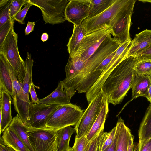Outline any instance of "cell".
Here are the masks:
<instances>
[{"instance_id":"1","label":"cell","mask_w":151,"mask_h":151,"mask_svg":"<svg viewBox=\"0 0 151 151\" xmlns=\"http://www.w3.org/2000/svg\"><path fill=\"white\" fill-rule=\"evenodd\" d=\"M109 34L95 52L83 63L82 70L73 78L62 81L64 88L68 92L86 93L99 78L95 70L106 57L119 47L121 44Z\"/></svg>"},{"instance_id":"2","label":"cell","mask_w":151,"mask_h":151,"mask_svg":"<svg viewBox=\"0 0 151 151\" xmlns=\"http://www.w3.org/2000/svg\"><path fill=\"white\" fill-rule=\"evenodd\" d=\"M137 61L134 56L126 58L109 75L101 89L108 103L114 105L119 104L132 88L134 67Z\"/></svg>"},{"instance_id":"3","label":"cell","mask_w":151,"mask_h":151,"mask_svg":"<svg viewBox=\"0 0 151 151\" xmlns=\"http://www.w3.org/2000/svg\"><path fill=\"white\" fill-rule=\"evenodd\" d=\"M26 72L24 81L21 85L22 90L20 93L13 98L14 108L24 123L29 126V109L32 104L29 99L30 89L32 81V69L33 59L28 52L25 61Z\"/></svg>"},{"instance_id":"4","label":"cell","mask_w":151,"mask_h":151,"mask_svg":"<svg viewBox=\"0 0 151 151\" xmlns=\"http://www.w3.org/2000/svg\"><path fill=\"white\" fill-rule=\"evenodd\" d=\"M18 35L13 27L3 44L0 46V53L2 54L13 68L20 83H23L26 72L24 61L20 56L17 45Z\"/></svg>"},{"instance_id":"5","label":"cell","mask_w":151,"mask_h":151,"mask_svg":"<svg viewBox=\"0 0 151 151\" xmlns=\"http://www.w3.org/2000/svg\"><path fill=\"white\" fill-rule=\"evenodd\" d=\"M136 1L128 0L108 24L111 34L121 44L131 40L130 35L131 19Z\"/></svg>"},{"instance_id":"6","label":"cell","mask_w":151,"mask_h":151,"mask_svg":"<svg viewBox=\"0 0 151 151\" xmlns=\"http://www.w3.org/2000/svg\"><path fill=\"white\" fill-rule=\"evenodd\" d=\"M83 112L79 106L71 103L60 105L48 119L46 127L57 130L67 126H75Z\"/></svg>"},{"instance_id":"7","label":"cell","mask_w":151,"mask_h":151,"mask_svg":"<svg viewBox=\"0 0 151 151\" xmlns=\"http://www.w3.org/2000/svg\"><path fill=\"white\" fill-rule=\"evenodd\" d=\"M39 8L45 24L52 25L62 23L67 20L65 9L69 0H28Z\"/></svg>"},{"instance_id":"8","label":"cell","mask_w":151,"mask_h":151,"mask_svg":"<svg viewBox=\"0 0 151 151\" xmlns=\"http://www.w3.org/2000/svg\"><path fill=\"white\" fill-rule=\"evenodd\" d=\"M111 33L109 26L106 24L101 28L87 34L79 44L73 57H77L84 62L95 52L108 35Z\"/></svg>"},{"instance_id":"9","label":"cell","mask_w":151,"mask_h":151,"mask_svg":"<svg viewBox=\"0 0 151 151\" xmlns=\"http://www.w3.org/2000/svg\"><path fill=\"white\" fill-rule=\"evenodd\" d=\"M28 138L34 151H57L58 145L57 130L28 127Z\"/></svg>"},{"instance_id":"10","label":"cell","mask_w":151,"mask_h":151,"mask_svg":"<svg viewBox=\"0 0 151 151\" xmlns=\"http://www.w3.org/2000/svg\"><path fill=\"white\" fill-rule=\"evenodd\" d=\"M106 96L102 90L92 100L75 126V139L86 136L90 130L102 109Z\"/></svg>"},{"instance_id":"11","label":"cell","mask_w":151,"mask_h":151,"mask_svg":"<svg viewBox=\"0 0 151 151\" xmlns=\"http://www.w3.org/2000/svg\"><path fill=\"white\" fill-rule=\"evenodd\" d=\"M128 0H116L106 10L93 17L86 19L82 23L87 34L98 30L105 24L108 25L110 20L119 11Z\"/></svg>"},{"instance_id":"12","label":"cell","mask_w":151,"mask_h":151,"mask_svg":"<svg viewBox=\"0 0 151 151\" xmlns=\"http://www.w3.org/2000/svg\"><path fill=\"white\" fill-rule=\"evenodd\" d=\"M60 105H42L37 104H32L29 109V127L46 128L47 120Z\"/></svg>"},{"instance_id":"13","label":"cell","mask_w":151,"mask_h":151,"mask_svg":"<svg viewBox=\"0 0 151 151\" xmlns=\"http://www.w3.org/2000/svg\"><path fill=\"white\" fill-rule=\"evenodd\" d=\"M91 0H69L65 9L67 20L74 25H81L88 16Z\"/></svg>"},{"instance_id":"14","label":"cell","mask_w":151,"mask_h":151,"mask_svg":"<svg viewBox=\"0 0 151 151\" xmlns=\"http://www.w3.org/2000/svg\"><path fill=\"white\" fill-rule=\"evenodd\" d=\"M11 102V96L0 86V134L9 126L12 120Z\"/></svg>"},{"instance_id":"15","label":"cell","mask_w":151,"mask_h":151,"mask_svg":"<svg viewBox=\"0 0 151 151\" xmlns=\"http://www.w3.org/2000/svg\"><path fill=\"white\" fill-rule=\"evenodd\" d=\"M70 99L64 88L62 81H60L56 89L46 97L39 99L37 104L42 105L67 104L71 103Z\"/></svg>"},{"instance_id":"16","label":"cell","mask_w":151,"mask_h":151,"mask_svg":"<svg viewBox=\"0 0 151 151\" xmlns=\"http://www.w3.org/2000/svg\"><path fill=\"white\" fill-rule=\"evenodd\" d=\"M151 44V30L146 29L136 34L131 41L126 55L127 58L135 56L139 51Z\"/></svg>"},{"instance_id":"17","label":"cell","mask_w":151,"mask_h":151,"mask_svg":"<svg viewBox=\"0 0 151 151\" xmlns=\"http://www.w3.org/2000/svg\"><path fill=\"white\" fill-rule=\"evenodd\" d=\"M151 82V79L148 74H139L135 71L131 88L132 98L128 102L139 96L146 98L148 87Z\"/></svg>"},{"instance_id":"18","label":"cell","mask_w":151,"mask_h":151,"mask_svg":"<svg viewBox=\"0 0 151 151\" xmlns=\"http://www.w3.org/2000/svg\"><path fill=\"white\" fill-rule=\"evenodd\" d=\"M8 127L14 132L29 151H34L28 138V127L24 123L18 114L13 118Z\"/></svg>"},{"instance_id":"19","label":"cell","mask_w":151,"mask_h":151,"mask_svg":"<svg viewBox=\"0 0 151 151\" xmlns=\"http://www.w3.org/2000/svg\"><path fill=\"white\" fill-rule=\"evenodd\" d=\"M116 126L117 138L115 151H127L130 130L121 117L118 119Z\"/></svg>"},{"instance_id":"20","label":"cell","mask_w":151,"mask_h":151,"mask_svg":"<svg viewBox=\"0 0 151 151\" xmlns=\"http://www.w3.org/2000/svg\"><path fill=\"white\" fill-rule=\"evenodd\" d=\"M0 141L15 151H29L21 140L8 127L3 132Z\"/></svg>"},{"instance_id":"21","label":"cell","mask_w":151,"mask_h":151,"mask_svg":"<svg viewBox=\"0 0 151 151\" xmlns=\"http://www.w3.org/2000/svg\"><path fill=\"white\" fill-rule=\"evenodd\" d=\"M0 86L12 96L13 86L9 63L5 56L0 53Z\"/></svg>"},{"instance_id":"22","label":"cell","mask_w":151,"mask_h":151,"mask_svg":"<svg viewBox=\"0 0 151 151\" xmlns=\"http://www.w3.org/2000/svg\"><path fill=\"white\" fill-rule=\"evenodd\" d=\"M108 104L106 96L101 110L90 130L86 136L88 141H91L101 130L104 129L106 118L109 111Z\"/></svg>"},{"instance_id":"23","label":"cell","mask_w":151,"mask_h":151,"mask_svg":"<svg viewBox=\"0 0 151 151\" xmlns=\"http://www.w3.org/2000/svg\"><path fill=\"white\" fill-rule=\"evenodd\" d=\"M86 35V31L82 24L74 25L72 35L67 45L69 56H74L79 44Z\"/></svg>"},{"instance_id":"24","label":"cell","mask_w":151,"mask_h":151,"mask_svg":"<svg viewBox=\"0 0 151 151\" xmlns=\"http://www.w3.org/2000/svg\"><path fill=\"white\" fill-rule=\"evenodd\" d=\"M76 131L75 128L67 126L57 130L58 145L57 151H68L71 147L70 141L72 134Z\"/></svg>"},{"instance_id":"25","label":"cell","mask_w":151,"mask_h":151,"mask_svg":"<svg viewBox=\"0 0 151 151\" xmlns=\"http://www.w3.org/2000/svg\"><path fill=\"white\" fill-rule=\"evenodd\" d=\"M139 143L151 138V103L147 109L138 132Z\"/></svg>"},{"instance_id":"26","label":"cell","mask_w":151,"mask_h":151,"mask_svg":"<svg viewBox=\"0 0 151 151\" xmlns=\"http://www.w3.org/2000/svg\"><path fill=\"white\" fill-rule=\"evenodd\" d=\"M116 0H91L89 15L86 19L101 14L112 5Z\"/></svg>"},{"instance_id":"27","label":"cell","mask_w":151,"mask_h":151,"mask_svg":"<svg viewBox=\"0 0 151 151\" xmlns=\"http://www.w3.org/2000/svg\"><path fill=\"white\" fill-rule=\"evenodd\" d=\"M108 133L104 132V129L93 139L88 151H101L103 144Z\"/></svg>"},{"instance_id":"28","label":"cell","mask_w":151,"mask_h":151,"mask_svg":"<svg viewBox=\"0 0 151 151\" xmlns=\"http://www.w3.org/2000/svg\"><path fill=\"white\" fill-rule=\"evenodd\" d=\"M134 70L139 74H150L151 72V60L137 61L134 66Z\"/></svg>"},{"instance_id":"29","label":"cell","mask_w":151,"mask_h":151,"mask_svg":"<svg viewBox=\"0 0 151 151\" xmlns=\"http://www.w3.org/2000/svg\"><path fill=\"white\" fill-rule=\"evenodd\" d=\"M91 141L88 140L86 136L78 139H75L73 146L74 151H88Z\"/></svg>"},{"instance_id":"30","label":"cell","mask_w":151,"mask_h":151,"mask_svg":"<svg viewBox=\"0 0 151 151\" xmlns=\"http://www.w3.org/2000/svg\"><path fill=\"white\" fill-rule=\"evenodd\" d=\"M9 67L13 86L12 93L11 96L13 98L14 96L20 93L22 88L21 85L17 78L14 70L9 63Z\"/></svg>"},{"instance_id":"31","label":"cell","mask_w":151,"mask_h":151,"mask_svg":"<svg viewBox=\"0 0 151 151\" xmlns=\"http://www.w3.org/2000/svg\"><path fill=\"white\" fill-rule=\"evenodd\" d=\"M10 0H9L5 5L0 7V27L12 19L10 13Z\"/></svg>"},{"instance_id":"32","label":"cell","mask_w":151,"mask_h":151,"mask_svg":"<svg viewBox=\"0 0 151 151\" xmlns=\"http://www.w3.org/2000/svg\"><path fill=\"white\" fill-rule=\"evenodd\" d=\"M27 0H11L10 13L11 18H13L21 10L23 5L27 3Z\"/></svg>"},{"instance_id":"33","label":"cell","mask_w":151,"mask_h":151,"mask_svg":"<svg viewBox=\"0 0 151 151\" xmlns=\"http://www.w3.org/2000/svg\"><path fill=\"white\" fill-rule=\"evenodd\" d=\"M14 19H12L0 27V46L4 42L7 35L14 27Z\"/></svg>"},{"instance_id":"34","label":"cell","mask_w":151,"mask_h":151,"mask_svg":"<svg viewBox=\"0 0 151 151\" xmlns=\"http://www.w3.org/2000/svg\"><path fill=\"white\" fill-rule=\"evenodd\" d=\"M27 1L24 7L20 10L13 18L14 19L21 24H25L24 19L27 12L29 8L33 5L28 0H27Z\"/></svg>"},{"instance_id":"35","label":"cell","mask_w":151,"mask_h":151,"mask_svg":"<svg viewBox=\"0 0 151 151\" xmlns=\"http://www.w3.org/2000/svg\"><path fill=\"white\" fill-rule=\"evenodd\" d=\"M135 57L138 61L151 60V44L138 52Z\"/></svg>"},{"instance_id":"36","label":"cell","mask_w":151,"mask_h":151,"mask_svg":"<svg viewBox=\"0 0 151 151\" xmlns=\"http://www.w3.org/2000/svg\"><path fill=\"white\" fill-rule=\"evenodd\" d=\"M117 50L113 52L104 59L95 70L94 71L96 73L99 77H100L106 67L112 60L116 53Z\"/></svg>"},{"instance_id":"37","label":"cell","mask_w":151,"mask_h":151,"mask_svg":"<svg viewBox=\"0 0 151 151\" xmlns=\"http://www.w3.org/2000/svg\"><path fill=\"white\" fill-rule=\"evenodd\" d=\"M116 132V127L115 126L108 133L107 137L103 144L101 151L104 150L112 144L114 140Z\"/></svg>"},{"instance_id":"38","label":"cell","mask_w":151,"mask_h":151,"mask_svg":"<svg viewBox=\"0 0 151 151\" xmlns=\"http://www.w3.org/2000/svg\"><path fill=\"white\" fill-rule=\"evenodd\" d=\"M138 151H151V138L139 143Z\"/></svg>"},{"instance_id":"39","label":"cell","mask_w":151,"mask_h":151,"mask_svg":"<svg viewBox=\"0 0 151 151\" xmlns=\"http://www.w3.org/2000/svg\"><path fill=\"white\" fill-rule=\"evenodd\" d=\"M30 93L31 97V103H34V104H37L38 102L39 99L37 96L33 82H32L31 86Z\"/></svg>"},{"instance_id":"40","label":"cell","mask_w":151,"mask_h":151,"mask_svg":"<svg viewBox=\"0 0 151 151\" xmlns=\"http://www.w3.org/2000/svg\"><path fill=\"white\" fill-rule=\"evenodd\" d=\"M35 22H32L28 21L25 30L26 35H28L33 30Z\"/></svg>"},{"instance_id":"41","label":"cell","mask_w":151,"mask_h":151,"mask_svg":"<svg viewBox=\"0 0 151 151\" xmlns=\"http://www.w3.org/2000/svg\"><path fill=\"white\" fill-rule=\"evenodd\" d=\"M134 138L133 136L132 135L130 132L129 135L127 151H133V145Z\"/></svg>"},{"instance_id":"42","label":"cell","mask_w":151,"mask_h":151,"mask_svg":"<svg viewBox=\"0 0 151 151\" xmlns=\"http://www.w3.org/2000/svg\"><path fill=\"white\" fill-rule=\"evenodd\" d=\"M117 138V133L116 130V135L114 142L112 144L103 151H115Z\"/></svg>"},{"instance_id":"43","label":"cell","mask_w":151,"mask_h":151,"mask_svg":"<svg viewBox=\"0 0 151 151\" xmlns=\"http://www.w3.org/2000/svg\"><path fill=\"white\" fill-rule=\"evenodd\" d=\"M0 151H15L12 149L7 147L1 142L0 143Z\"/></svg>"},{"instance_id":"44","label":"cell","mask_w":151,"mask_h":151,"mask_svg":"<svg viewBox=\"0 0 151 151\" xmlns=\"http://www.w3.org/2000/svg\"><path fill=\"white\" fill-rule=\"evenodd\" d=\"M146 98L148 101L151 103V82L150 83L148 87L147 96Z\"/></svg>"},{"instance_id":"45","label":"cell","mask_w":151,"mask_h":151,"mask_svg":"<svg viewBox=\"0 0 151 151\" xmlns=\"http://www.w3.org/2000/svg\"><path fill=\"white\" fill-rule=\"evenodd\" d=\"M48 35L46 32L43 33L41 36V40L43 42H45L48 39Z\"/></svg>"},{"instance_id":"46","label":"cell","mask_w":151,"mask_h":151,"mask_svg":"<svg viewBox=\"0 0 151 151\" xmlns=\"http://www.w3.org/2000/svg\"><path fill=\"white\" fill-rule=\"evenodd\" d=\"M9 0H0V7L6 4L9 1Z\"/></svg>"},{"instance_id":"47","label":"cell","mask_w":151,"mask_h":151,"mask_svg":"<svg viewBox=\"0 0 151 151\" xmlns=\"http://www.w3.org/2000/svg\"><path fill=\"white\" fill-rule=\"evenodd\" d=\"M139 1L143 3L149 2L151 3V0H139Z\"/></svg>"},{"instance_id":"48","label":"cell","mask_w":151,"mask_h":151,"mask_svg":"<svg viewBox=\"0 0 151 151\" xmlns=\"http://www.w3.org/2000/svg\"><path fill=\"white\" fill-rule=\"evenodd\" d=\"M68 151H74L73 147H70V148Z\"/></svg>"},{"instance_id":"49","label":"cell","mask_w":151,"mask_h":151,"mask_svg":"<svg viewBox=\"0 0 151 151\" xmlns=\"http://www.w3.org/2000/svg\"><path fill=\"white\" fill-rule=\"evenodd\" d=\"M148 74L149 75L151 79V72L150 74Z\"/></svg>"}]
</instances>
